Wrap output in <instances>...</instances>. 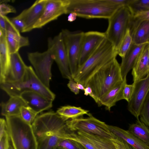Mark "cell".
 <instances>
[{
  "label": "cell",
  "instance_id": "6da1fadb",
  "mask_svg": "<svg viewBox=\"0 0 149 149\" xmlns=\"http://www.w3.org/2000/svg\"><path fill=\"white\" fill-rule=\"evenodd\" d=\"M68 120L53 111L37 116L31 125L37 149H56L61 141L68 139L72 132L68 127Z\"/></svg>",
  "mask_w": 149,
  "mask_h": 149
},
{
  "label": "cell",
  "instance_id": "7a4b0ae2",
  "mask_svg": "<svg viewBox=\"0 0 149 149\" xmlns=\"http://www.w3.org/2000/svg\"><path fill=\"white\" fill-rule=\"evenodd\" d=\"M117 51L106 38L85 62L80 66L73 77L77 83L85 87L90 78L101 68L115 58Z\"/></svg>",
  "mask_w": 149,
  "mask_h": 149
},
{
  "label": "cell",
  "instance_id": "3957f363",
  "mask_svg": "<svg viewBox=\"0 0 149 149\" xmlns=\"http://www.w3.org/2000/svg\"><path fill=\"white\" fill-rule=\"evenodd\" d=\"M123 79L120 65L115 58L95 72L89 79L86 87L91 88L98 101Z\"/></svg>",
  "mask_w": 149,
  "mask_h": 149
},
{
  "label": "cell",
  "instance_id": "277c9868",
  "mask_svg": "<svg viewBox=\"0 0 149 149\" xmlns=\"http://www.w3.org/2000/svg\"><path fill=\"white\" fill-rule=\"evenodd\" d=\"M1 88L10 97L20 96L22 93L28 91L38 93L47 99L53 101L55 95L42 82L31 66H27L22 79L14 82L0 83Z\"/></svg>",
  "mask_w": 149,
  "mask_h": 149
},
{
  "label": "cell",
  "instance_id": "5b68a950",
  "mask_svg": "<svg viewBox=\"0 0 149 149\" xmlns=\"http://www.w3.org/2000/svg\"><path fill=\"white\" fill-rule=\"evenodd\" d=\"M120 7L107 0H69L67 14L73 12L84 18L108 19Z\"/></svg>",
  "mask_w": 149,
  "mask_h": 149
},
{
  "label": "cell",
  "instance_id": "8992f818",
  "mask_svg": "<svg viewBox=\"0 0 149 149\" xmlns=\"http://www.w3.org/2000/svg\"><path fill=\"white\" fill-rule=\"evenodd\" d=\"M10 139L15 149H37L32 125L20 115L6 117Z\"/></svg>",
  "mask_w": 149,
  "mask_h": 149
},
{
  "label": "cell",
  "instance_id": "52a82bcc",
  "mask_svg": "<svg viewBox=\"0 0 149 149\" xmlns=\"http://www.w3.org/2000/svg\"><path fill=\"white\" fill-rule=\"evenodd\" d=\"M132 15L128 7L125 6L118 8L108 19V25L105 32L106 38L117 51L129 27Z\"/></svg>",
  "mask_w": 149,
  "mask_h": 149
},
{
  "label": "cell",
  "instance_id": "ba28073f",
  "mask_svg": "<svg viewBox=\"0 0 149 149\" xmlns=\"http://www.w3.org/2000/svg\"><path fill=\"white\" fill-rule=\"evenodd\" d=\"M85 118L79 117L67 120L69 130L72 132H81L112 140L114 134L104 122L96 118L90 113Z\"/></svg>",
  "mask_w": 149,
  "mask_h": 149
},
{
  "label": "cell",
  "instance_id": "9c48e42d",
  "mask_svg": "<svg viewBox=\"0 0 149 149\" xmlns=\"http://www.w3.org/2000/svg\"><path fill=\"white\" fill-rule=\"evenodd\" d=\"M68 57L70 71L73 77L79 68V62L84 32L63 29L61 32Z\"/></svg>",
  "mask_w": 149,
  "mask_h": 149
},
{
  "label": "cell",
  "instance_id": "30bf717a",
  "mask_svg": "<svg viewBox=\"0 0 149 149\" xmlns=\"http://www.w3.org/2000/svg\"><path fill=\"white\" fill-rule=\"evenodd\" d=\"M27 56L38 77L45 85L49 88L52 78L51 67L54 61L49 50L47 49L42 52H29Z\"/></svg>",
  "mask_w": 149,
  "mask_h": 149
},
{
  "label": "cell",
  "instance_id": "8fae6325",
  "mask_svg": "<svg viewBox=\"0 0 149 149\" xmlns=\"http://www.w3.org/2000/svg\"><path fill=\"white\" fill-rule=\"evenodd\" d=\"M48 49L49 50L56 63L62 77L69 79L72 78L64 42L60 32L54 38H49Z\"/></svg>",
  "mask_w": 149,
  "mask_h": 149
},
{
  "label": "cell",
  "instance_id": "7c38bea8",
  "mask_svg": "<svg viewBox=\"0 0 149 149\" xmlns=\"http://www.w3.org/2000/svg\"><path fill=\"white\" fill-rule=\"evenodd\" d=\"M69 0H47L43 13L33 27L41 28L59 16L67 14Z\"/></svg>",
  "mask_w": 149,
  "mask_h": 149
},
{
  "label": "cell",
  "instance_id": "4fadbf2b",
  "mask_svg": "<svg viewBox=\"0 0 149 149\" xmlns=\"http://www.w3.org/2000/svg\"><path fill=\"white\" fill-rule=\"evenodd\" d=\"M133 83L135 88L132 98L128 102L127 109L137 120H139L141 108L149 92V73L146 77Z\"/></svg>",
  "mask_w": 149,
  "mask_h": 149
},
{
  "label": "cell",
  "instance_id": "5bb4252c",
  "mask_svg": "<svg viewBox=\"0 0 149 149\" xmlns=\"http://www.w3.org/2000/svg\"><path fill=\"white\" fill-rule=\"evenodd\" d=\"M105 38V32L89 31L84 33L79 59V67L94 53Z\"/></svg>",
  "mask_w": 149,
  "mask_h": 149
},
{
  "label": "cell",
  "instance_id": "9a60e30c",
  "mask_svg": "<svg viewBox=\"0 0 149 149\" xmlns=\"http://www.w3.org/2000/svg\"><path fill=\"white\" fill-rule=\"evenodd\" d=\"M47 0H37L29 8L24 10L19 16L24 20L25 28L23 33L29 32L41 17Z\"/></svg>",
  "mask_w": 149,
  "mask_h": 149
},
{
  "label": "cell",
  "instance_id": "2e32d148",
  "mask_svg": "<svg viewBox=\"0 0 149 149\" xmlns=\"http://www.w3.org/2000/svg\"><path fill=\"white\" fill-rule=\"evenodd\" d=\"M20 96L24 100L26 106L37 114L48 110L52 106L53 101L36 92H25L22 93Z\"/></svg>",
  "mask_w": 149,
  "mask_h": 149
},
{
  "label": "cell",
  "instance_id": "e0dca14e",
  "mask_svg": "<svg viewBox=\"0 0 149 149\" xmlns=\"http://www.w3.org/2000/svg\"><path fill=\"white\" fill-rule=\"evenodd\" d=\"M27 66L19 52L11 54L10 65L3 82H14L21 80Z\"/></svg>",
  "mask_w": 149,
  "mask_h": 149
},
{
  "label": "cell",
  "instance_id": "ac0fdd59",
  "mask_svg": "<svg viewBox=\"0 0 149 149\" xmlns=\"http://www.w3.org/2000/svg\"><path fill=\"white\" fill-rule=\"evenodd\" d=\"M126 84L125 78L98 99L97 103L98 106H104L107 110L110 111L117 102L123 99V91Z\"/></svg>",
  "mask_w": 149,
  "mask_h": 149
},
{
  "label": "cell",
  "instance_id": "d6986e66",
  "mask_svg": "<svg viewBox=\"0 0 149 149\" xmlns=\"http://www.w3.org/2000/svg\"><path fill=\"white\" fill-rule=\"evenodd\" d=\"M148 46V43L145 45L132 69L133 83L144 78L149 73Z\"/></svg>",
  "mask_w": 149,
  "mask_h": 149
},
{
  "label": "cell",
  "instance_id": "ffe728a7",
  "mask_svg": "<svg viewBox=\"0 0 149 149\" xmlns=\"http://www.w3.org/2000/svg\"><path fill=\"white\" fill-rule=\"evenodd\" d=\"M146 44L136 45L132 43L125 56L122 58L120 68L123 79L126 78L128 73L132 69L142 49Z\"/></svg>",
  "mask_w": 149,
  "mask_h": 149
},
{
  "label": "cell",
  "instance_id": "44dd1931",
  "mask_svg": "<svg viewBox=\"0 0 149 149\" xmlns=\"http://www.w3.org/2000/svg\"><path fill=\"white\" fill-rule=\"evenodd\" d=\"M110 131L122 139L136 149H149V146L140 139L126 130L116 126L107 125Z\"/></svg>",
  "mask_w": 149,
  "mask_h": 149
},
{
  "label": "cell",
  "instance_id": "7402d4cb",
  "mask_svg": "<svg viewBox=\"0 0 149 149\" xmlns=\"http://www.w3.org/2000/svg\"><path fill=\"white\" fill-rule=\"evenodd\" d=\"M10 55L6 35L0 32V84L4 82L10 64Z\"/></svg>",
  "mask_w": 149,
  "mask_h": 149
},
{
  "label": "cell",
  "instance_id": "603a6c76",
  "mask_svg": "<svg viewBox=\"0 0 149 149\" xmlns=\"http://www.w3.org/2000/svg\"><path fill=\"white\" fill-rule=\"evenodd\" d=\"M1 114L6 117L20 115L21 108L27 106L26 103L20 96L10 97L8 100L1 104Z\"/></svg>",
  "mask_w": 149,
  "mask_h": 149
},
{
  "label": "cell",
  "instance_id": "cb8c5ba5",
  "mask_svg": "<svg viewBox=\"0 0 149 149\" xmlns=\"http://www.w3.org/2000/svg\"><path fill=\"white\" fill-rule=\"evenodd\" d=\"M6 36L10 54L19 52L20 48L29 45L28 38L22 36L17 30L6 31Z\"/></svg>",
  "mask_w": 149,
  "mask_h": 149
},
{
  "label": "cell",
  "instance_id": "d4e9b609",
  "mask_svg": "<svg viewBox=\"0 0 149 149\" xmlns=\"http://www.w3.org/2000/svg\"><path fill=\"white\" fill-rule=\"evenodd\" d=\"M130 31L133 43L136 45L149 43V21L140 22Z\"/></svg>",
  "mask_w": 149,
  "mask_h": 149
},
{
  "label": "cell",
  "instance_id": "484cf974",
  "mask_svg": "<svg viewBox=\"0 0 149 149\" xmlns=\"http://www.w3.org/2000/svg\"><path fill=\"white\" fill-rule=\"evenodd\" d=\"M88 139L96 149H116L111 140L81 132H76Z\"/></svg>",
  "mask_w": 149,
  "mask_h": 149
},
{
  "label": "cell",
  "instance_id": "4316f807",
  "mask_svg": "<svg viewBox=\"0 0 149 149\" xmlns=\"http://www.w3.org/2000/svg\"><path fill=\"white\" fill-rule=\"evenodd\" d=\"M128 131L149 146V128L139 120L130 124Z\"/></svg>",
  "mask_w": 149,
  "mask_h": 149
},
{
  "label": "cell",
  "instance_id": "83f0119b",
  "mask_svg": "<svg viewBox=\"0 0 149 149\" xmlns=\"http://www.w3.org/2000/svg\"><path fill=\"white\" fill-rule=\"evenodd\" d=\"M88 110L80 107L67 105L62 106L58 109L56 112L67 120L80 117L84 114L88 115Z\"/></svg>",
  "mask_w": 149,
  "mask_h": 149
},
{
  "label": "cell",
  "instance_id": "f1b7e54d",
  "mask_svg": "<svg viewBox=\"0 0 149 149\" xmlns=\"http://www.w3.org/2000/svg\"><path fill=\"white\" fill-rule=\"evenodd\" d=\"M133 43L130 30L128 28L117 50V53L121 58L123 57L130 49Z\"/></svg>",
  "mask_w": 149,
  "mask_h": 149
},
{
  "label": "cell",
  "instance_id": "f546056e",
  "mask_svg": "<svg viewBox=\"0 0 149 149\" xmlns=\"http://www.w3.org/2000/svg\"><path fill=\"white\" fill-rule=\"evenodd\" d=\"M127 6L132 15L140 12L149 10V0H131Z\"/></svg>",
  "mask_w": 149,
  "mask_h": 149
},
{
  "label": "cell",
  "instance_id": "4dcf8cb0",
  "mask_svg": "<svg viewBox=\"0 0 149 149\" xmlns=\"http://www.w3.org/2000/svg\"><path fill=\"white\" fill-rule=\"evenodd\" d=\"M149 21V10L138 12L132 15L128 28L131 30L139 23Z\"/></svg>",
  "mask_w": 149,
  "mask_h": 149
},
{
  "label": "cell",
  "instance_id": "1f68e13d",
  "mask_svg": "<svg viewBox=\"0 0 149 149\" xmlns=\"http://www.w3.org/2000/svg\"><path fill=\"white\" fill-rule=\"evenodd\" d=\"M139 117L140 121L149 128V92L141 108Z\"/></svg>",
  "mask_w": 149,
  "mask_h": 149
},
{
  "label": "cell",
  "instance_id": "d6a6232c",
  "mask_svg": "<svg viewBox=\"0 0 149 149\" xmlns=\"http://www.w3.org/2000/svg\"><path fill=\"white\" fill-rule=\"evenodd\" d=\"M38 114L29 107L24 106L21 109L20 116L24 121L31 125Z\"/></svg>",
  "mask_w": 149,
  "mask_h": 149
},
{
  "label": "cell",
  "instance_id": "836d02e7",
  "mask_svg": "<svg viewBox=\"0 0 149 149\" xmlns=\"http://www.w3.org/2000/svg\"><path fill=\"white\" fill-rule=\"evenodd\" d=\"M56 149H86L80 143L70 139H65L61 141Z\"/></svg>",
  "mask_w": 149,
  "mask_h": 149
},
{
  "label": "cell",
  "instance_id": "e575fe53",
  "mask_svg": "<svg viewBox=\"0 0 149 149\" xmlns=\"http://www.w3.org/2000/svg\"><path fill=\"white\" fill-rule=\"evenodd\" d=\"M68 139L76 141L81 143L86 149H96L92 143L86 138L77 133L71 132Z\"/></svg>",
  "mask_w": 149,
  "mask_h": 149
},
{
  "label": "cell",
  "instance_id": "d590c367",
  "mask_svg": "<svg viewBox=\"0 0 149 149\" xmlns=\"http://www.w3.org/2000/svg\"><path fill=\"white\" fill-rule=\"evenodd\" d=\"M111 140L116 149H134L133 147L130 145L114 134L113 139Z\"/></svg>",
  "mask_w": 149,
  "mask_h": 149
},
{
  "label": "cell",
  "instance_id": "8d00e7d4",
  "mask_svg": "<svg viewBox=\"0 0 149 149\" xmlns=\"http://www.w3.org/2000/svg\"><path fill=\"white\" fill-rule=\"evenodd\" d=\"M135 85L134 83L131 84H128L127 83L125 85L123 91V98L129 102L132 97Z\"/></svg>",
  "mask_w": 149,
  "mask_h": 149
},
{
  "label": "cell",
  "instance_id": "74e56055",
  "mask_svg": "<svg viewBox=\"0 0 149 149\" xmlns=\"http://www.w3.org/2000/svg\"><path fill=\"white\" fill-rule=\"evenodd\" d=\"M10 19L16 28L20 32L23 33L25 28V23L19 15Z\"/></svg>",
  "mask_w": 149,
  "mask_h": 149
},
{
  "label": "cell",
  "instance_id": "f35d334b",
  "mask_svg": "<svg viewBox=\"0 0 149 149\" xmlns=\"http://www.w3.org/2000/svg\"><path fill=\"white\" fill-rule=\"evenodd\" d=\"M0 15L6 16L10 13H15V9L12 6L5 3H1L0 6Z\"/></svg>",
  "mask_w": 149,
  "mask_h": 149
},
{
  "label": "cell",
  "instance_id": "ab89813d",
  "mask_svg": "<svg viewBox=\"0 0 149 149\" xmlns=\"http://www.w3.org/2000/svg\"><path fill=\"white\" fill-rule=\"evenodd\" d=\"M10 137L8 132L0 137V149H8Z\"/></svg>",
  "mask_w": 149,
  "mask_h": 149
},
{
  "label": "cell",
  "instance_id": "60d3db41",
  "mask_svg": "<svg viewBox=\"0 0 149 149\" xmlns=\"http://www.w3.org/2000/svg\"><path fill=\"white\" fill-rule=\"evenodd\" d=\"M67 86L70 90L75 94L77 95L79 93V89L77 86V83L74 80L73 78L69 79Z\"/></svg>",
  "mask_w": 149,
  "mask_h": 149
},
{
  "label": "cell",
  "instance_id": "b9f144b4",
  "mask_svg": "<svg viewBox=\"0 0 149 149\" xmlns=\"http://www.w3.org/2000/svg\"><path fill=\"white\" fill-rule=\"evenodd\" d=\"M8 132V127L6 120L4 118L0 119V137L5 133Z\"/></svg>",
  "mask_w": 149,
  "mask_h": 149
},
{
  "label": "cell",
  "instance_id": "7bdbcfd3",
  "mask_svg": "<svg viewBox=\"0 0 149 149\" xmlns=\"http://www.w3.org/2000/svg\"><path fill=\"white\" fill-rule=\"evenodd\" d=\"M0 31L6 35V23L4 16L0 15Z\"/></svg>",
  "mask_w": 149,
  "mask_h": 149
},
{
  "label": "cell",
  "instance_id": "ee69618b",
  "mask_svg": "<svg viewBox=\"0 0 149 149\" xmlns=\"http://www.w3.org/2000/svg\"><path fill=\"white\" fill-rule=\"evenodd\" d=\"M84 91V94L86 96L89 95L94 100L96 103H97L98 100L96 97L94 95L92 89L89 86H86L85 87V89Z\"/></svg>",
  "mask_w": 149,
  "mask_h": 149
},
{
  "label": "cell",
  "instance_id": "f6af8a7d",
  "mask_svg": "<svg viewBox=\"0 0 149 149\" xmlns=\"http://www.w3.org/2000/svg\"><path fill=\"white\" fill-rule=\"evenodd\" d=\"M68 17V20L70 22H72L74 21L77 17V14L73 12L69 14Z\"/></svg>",
  "mask_w": 149,
  "mask_h": 149
},
{
  "label": "cell",
  "instance_id": "bcb514c9",
  "mask_svg": "<svg viewBox=\"0 0 149 149\" xmlns=\"http://www.w3.org/2000/svg\"><path fill=\"white\" fill-rule=\"evenodd\" d=\"M77 86L79 90L84 91L85 87L82 84L79 83H77Z\"/></svg>",
  "mask_w": 149,
  "mask_h": 149
},
{
  "label": "cell",
  "instance_id": "7dc6e473",
  "mask_svg": "<svg viewBox=\"0 0 149 149\" xmlns=\"http://www.w3.org/2000/svg\"><path fill=\"white\" fill-rule=\"evenodd\" d=\"M8 149H15L13 146L12 142L10 139V138L9 139V145Z\"/></svg>",
  "mask_w": 149,
  "mask_h": 149
},
{
  "label": "cell",
  "instance_id": "c3c4849f",
  "mask_svg": "<svg viewBox=\"0 0 149 149\" xmlns=\"http://www.w3.org/2000/svg\"><path fill=\"white\" fill-rule=\"evenodd\" d=\"M148 65L149 66V43L148 46Z\"/></svg>",
  "mask_w": 149,
  "mask_h": 149
},
{
  "label": "cell",
  "instance_id": "681fc988",
  "mask_svg": "<svg viewBox=\"0 0 149 149\" xmlns=\"http://www.w3.org/2000/svg\"><path fill=\"white\" fill-rule=\"evenodd\" d=\"M134 148V149H136L134 148Z\"/></svg>",
  "mask_w": 149,
  "mask_h": 149
}]
</instances>
